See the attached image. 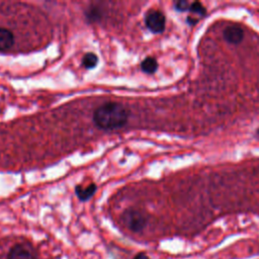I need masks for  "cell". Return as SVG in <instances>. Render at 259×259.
<instances>
[{
  "instance_id": "6da1fadb",
  "label": "cell",
  "mask_w": 259,
  "mask_h": 259,
  "mask_svg": "<svg viewBox=\"0 0 259 259\" xmlns=\"http://www.w3.org/2000/svg\"><path fill=\"white\" fill-rule=\"evenodd\" d=\"M128 110L118 102H106L93 113L94 123L101 130L111 131L123 126L128 119Z\"/></svg>"
},
{
  "instance_id": "7a4b0ae2",
  "label": "cell",
  "mask_w": 259,
  "mask_h": 259,
  "mask_svg": "<svg viewBox=\"0 0 259 259\" xmlns=\"http://www.w3.org/2000/svg\"><path fill=\"white\" fill-rule=\"evenodd\" d=\"M123 225L132 232H141L147 224V220L142 212L136 209H126L121 215Z\"/></svg>"
},
{
  "instance_id": "3957f363",
  "label": "cell",
  "mask_w": 259,
  "mask_h": 259,
  "mask_svg": "<svg viewBox=\"0 0 259 259\" xmlns=\"http://www.w3.org/2000/svg\"><path fill=\"white\" fill-rule=\"evenodd\" d=\"M145 23L146 26L154 33H161L165 29L166 19L164 14L159 11L152 9L148 11V13L145 16Z\"/></svg>"
},
{
  "instance_id": "277c9868",
  "label": "cell",
  "mask_w": 259,
  "mask_h": 259,
  "mask_svg": "<svg viewBox=\"0 0 259 259\" xmlns=\"http://www.w3.org/2000/svg\"><path fill=\"white\" fill-rule=\"evenodd\" d=\"M8 259H35L30 248L23 244L14 245L8 252Z\"/></svg>"
},
{
  "instance_id": "5b68a950",
  "label": "cell",
  "mask_w": 259,
  "mask_h": 259,
  "mask_svg": "<svg viewBox=\"0 0 259 259\" xmlns=\"http://www.w3.org/2000/svg\"><path fill=\"white\" fill-rule=\"evenodd\" d=\"M244 37V31L239 25H229L224 30V38L232 45H238Z\"/></svg>"
},
{
  "instance_id": "8992f818",
  "label": "cell",
  "mask_w": 259,
  "mask_h": 259,
  "mask_svg": "<svg viewBox=\"0 0 259 259\" xmlns=\"http://www.w3.org/2000/svg\"><path fill=\"white\" fill-rule=\"evenodd\" d=\"M14 44L13 33L7 29L0 27V52H5L11 49Z\"/></svg>"
},
{
  "instance_id": "52a82bcc",
  "label": "cell",
  "mask_w": 259,
  "mask_h": 259,
  "mask_svg": "<svg viewBox=\"0 0 259 259\" xmlns=\"http://www.w3.org/2000/svg\"><path fill=\"white\" fill-rule=\"evenodd\" d=\"M96 191V185L91 183L86 187H83L82 185H78L76 187V195L79 197L80 200H87L89 199Z\"/></svg>"
},
{
  "instance_id": "ba28073f",
  "label": "cell",
  "mask_w": 259,
  "mask_h": 259,
  "mask_svg": "<svg viewBox=\"0 0 259 259\" xmlns=\"http://www.w3.org/2000/svg\"><path fill=\"white\" fill-rule=\"evenodd\" d=\"M141 68H142V70H143L145 73L152 74V73L156 72V70H157V68H158V63H157V61H156L155 58L148 57V58H146V59L142 62Z\"/></svg>"
},
{
  "instance_id": "9c48e42d",
  "label": "cell",
  "mask_w": 259,
  "mask_h": 259,
  "mask_svg": "<svg viewBox=\"0 0 259 259\" xmlns=\"http://www.w3.org/2000/svg\"><path fill=\"white\" fill-rule=\"evenodd\" d=\"M98 63V58L95 54L93 53H87L82 59V65L86 69H92L94 68Z\"/></svg>"
},
{
  "instance_id": "30bf717a",
  "label": "cell",
  "mask_w": 259,
  "mask_h": 259,
  "mask_svg": "<svg viewBox=\"0 0 259 259\" xmlns=\"http://www.w3.org/2000/svg\"><path fill=\"white\" fill-rule=\"evenodd\" d=\"M189 11L191 12V14L198 15L199 17L203 16L205 14V8L199 2H192V3H190Z\"/></svg>"
},
{
  "instance_id": "8fae6325",
  "label": "cell",
  "mask_w": 259,
  "mask_h": 259,
  "mask_svg": "<svg viewBox=\"0 0 259 259\" xmlns=\"http://www.w3.org/2000/svg\"><path fill=\"white\" fill-rule=\"evenodd\" d=\"M189 7H190V4L184 0H181V1H178L175 3V9L178 11H181V12L189 10Z\"/></svg>"
},
{
  "instance_id": "7c38bea8",
  "label": "cell",
  "mask_w": 259,
  "mask_h": 259,
  "mask_svg": "<svg viewBox=\"0 0 259 259\" xmlns=\"http://www.w3.org/2000/svg\"><path fill=\"white\" fill-rule=\"evenodd\" d=\"M134 259H150V258H149L148 255H146L145 253H139V254H137V255L135 256Z\"/></svg>"
},
{
  "instance_id": "4fadbf2b",
  "label": "cell",
  "mask_w": 259,
  "mask_h": 259,
  "mask_svg": "<svg viewBox=\"0 0 259 259\" xmlns=\"http://www.w3.org/2000/svg\"><path fill=\"white\" fill-rule=\"evenodd\" d=\"M257 134H258V135H259V128H258V131H257Z\"/></svg>"
}]
</instances>
